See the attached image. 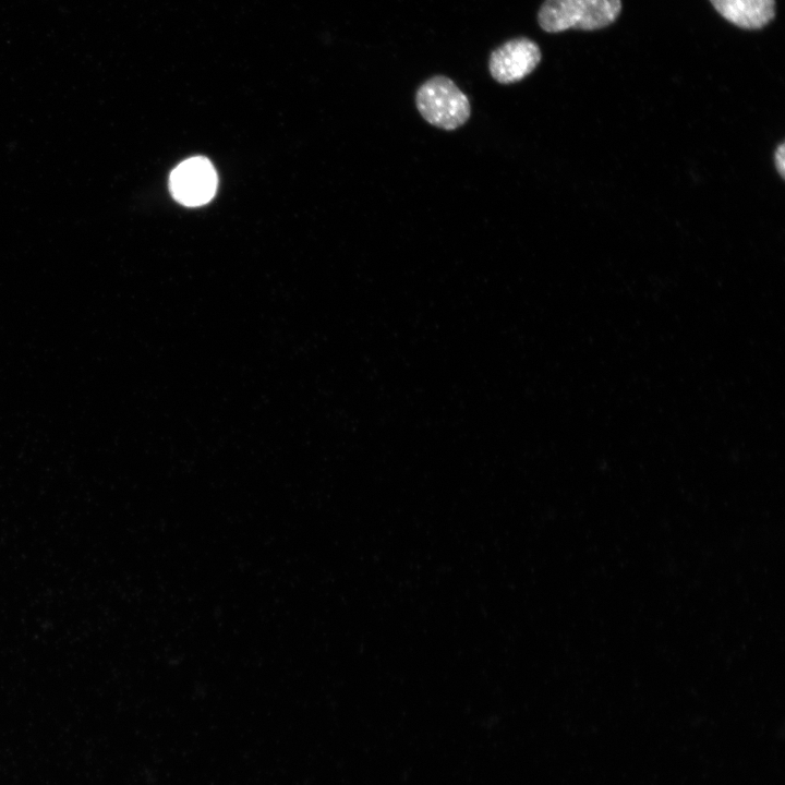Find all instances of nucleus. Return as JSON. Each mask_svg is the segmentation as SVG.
Returning a JSON list of instances; mask_svg holds the SVG:
<instances>
[{
  "mask_svg": "<svg viewBox=\"0 0 785 785\" xmlns=\"http://www.w3.org/2000/svg\"><path fill=\"white\" fill-rule=\"evenodd\" d=\"M620 11V0H545L538 22L547 33L595 31L614 23Z\"/></svg>",
  "mask_w": 785,
  "mask_h": 785,
  "instance_id": "1",
  "label": "nucleus"
},
{
  "mask_svg": "<svg viewBox=\"0 0 785 785\" xmlns=\"http://www.w3.org/2000/svg\"><path fill=\"white\" fill-rule=\"evenodd\" d=\"M415 105L430 124L448 131L464 124L471 113L468 97L444 75H435L418 88Z\"/></svg>",
  "mask_w": 785,
  "mask_h": 785,
  "instance_id": "2",
  "label": "nucleus"
},
{
  "mask_svg": "<svg viewBox=\"0 0 785 785\" xmlns=\"http://www.w3.org/2000/svg\"><path fill=\"white\" fill-rule=\"evenodd\" d=\"M172 196L185 206L208 203L217 189V174L205 157H192L178 165L170 174Z\"/></svg>",
  "mask_w": 785,
  "mask_h": 785,
  "instance_id": "3",
  "label": "nucleus"
},
{
  "mask_svg": "<svg viewBox=\"0 0 785 785\" xmlns=\"http://www.w3.org/2000/svg\"><path fill=\"white\" fill-rule=\"evenodd\" d=\"M541 58V49L535 41L527 37H516L491 52L488 70L496 82L512 84L532 73Z\"/></svg>",
  "mask_w": 785,
  "mask_h": 785,
  "instance_id": "4",
  "label": "nucleus"
},
{
  "mask_svg": "<svg viewBox=\"0 0 785 785\" xmlns=\"http://www.w3.org/2000/svg\"><path fill=\"white\" fill-rule=\"evenodd\" d=\"M714 9L732 24L759 29L775 16V0H710Z\"/></svg>",
  "mask_w": 785,
  "mask_h": 785,
  "instance_id": "5",
  "label": "nucleus"
},
{
  "mask_svg": "<svg viewBox=\"0 0 785 785\" xmlns=\"http://www.w3.org/2000/svg\"><path fill=\"white\" fill-rule=\"evenodd\" d=\"M784 150H785L784 145L781 144L776 148V153H775V164H776V168L781 176H784V167H785Z\"/></svg>",
  "mask_w": 785,
  "mask_h": 785,
  "instance_id": "6",
  "label": "nucleus"
}]
</instances>
